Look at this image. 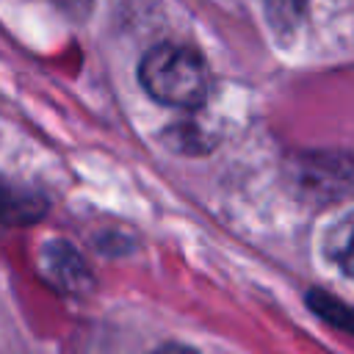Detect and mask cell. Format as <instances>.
I'll use <instances>...</instances> for the list:
<instances>
[{
    "mask_svg": "<svg viewBox=\"0 0 354 354\" xmlns=\"http://www.w3.org/2000/svg\"><path fill=\"white\" fill-rule=\"evenodd\" d=\"M301 6H304V0H268L271 17L282 19V22H293L301 14Z\"/></svg>",
    "mask_w": 354,
    "mask_h": 354,
    "instance_id": "obj_5",
    "label": "cell"
},
{
    "mask_svg": "<svg viewBox=\"0 0 354 354\" xmlns=\"http://www.w3.org/2000/svg\"><path fill=\"white\" fill-rule=\"evenodd\" d=\"M44 268L50 274V279L55 285H61V290H80L86 285H91V277L83 268V260L77 257V252L66 243L50 246L44 254Z\"/></svg>",
    "mask_w": 354,
    "mask_h": 354,
    "instance_id": "obj_2",
    "label": "cell"
},
{
    "mask_svg": "<svg viewBox=\"0 0 354 354\" xmlns=\"http://www.w3.org/2000/svg\"><path fill=\"white\" fill-rule=\"evenodd\" d=\"M307 304H310V310H313L315 315H321L326 324H332V326H337V329H343V332H351V310H348L340 299H335V296H329V293L313 288V290L307 293Z\"/></svg>",
    "mask_w": 354,
    "mask_h": 354,
    "instance_id": "obj_4",
    "label": "cell"
},
{
    "mask_svg": "<svg viewBox=\"0 0 354 354\" xmlns=\"http://www.w3.org/2000/svg\"><path fill=\"white\" fill-rule=\"evenodd\" d=\"M152 354H199V351H194V348H188V346H180V343H169V346L155 348Z\"/></svg>",
    "mask_w": 354,
    "mask_h": 354,
    "instance_id": "obj_6",
    "label": "cell"
},
{
    "mask_svg": "<svg viewBox=\"0 0 354 354\" xmlns=\"http://www.w3.org/2000/svg\"><path fill=\"white\" fill-rule=\"evenodd\" d=\"M47 210V202L25 188L0 180V224H33Z\"/></svg>",
    "mask_w": 354,
    "mask_h": 354,
    "instance_id": "obj_3",
    "label": "cell"
},
{
    "mask_svg": "<svg viewBox=\"0 0 354 354\" xmlns=\"http://www.w3.org/2000/svg\"><path fill=\"white\" fill-rule=\"evenodd\" d=\"M138 80L152 100L171 108H199L210 88L205 58L196 50L174 41L158 44L144 55Z\"/></svg>",
    "mask_w": 354,
    "mask_h": 354,
    "instance_id": "obj_1",
    "label": "cell"
}]
</instances>
